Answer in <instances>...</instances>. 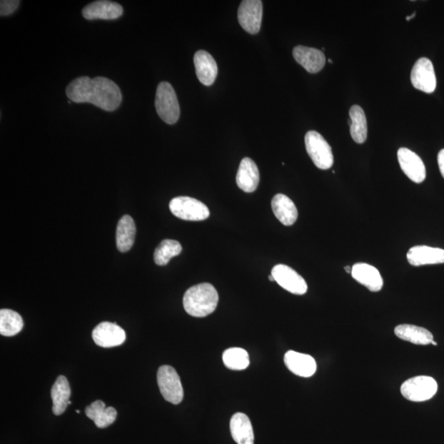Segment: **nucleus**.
Returning <instances> with one entry per match:
<instances>
[{
	"mask_svg": "<svg viewBox=\"0 0 444 444\" xmlns=\"http://www.w3.org/2000/svg\"><path fill=\"white\" fill-rule=\"evenodd\" d=\"M70 101L76 103H91L106 111L118 109L122 102L120 88L109 79H91L83 76L72 81L66 89Z\"/></svg>",
	"mask_w": 444,
	"mask_h": 444,
	"instance_id": "1",
	"label": "nucleus"
},
{
	"mask_svg": "<svg viewBox=\"0 0 444 444\" xmlns=\"http://www.w3.org/2000/svg\"><path fill=\"white\" fill-rule=\"evenodd\" d=\"M219 296L213 285L202 283L191 287L183 296V304L189 316L203 318L213 313Z\"/></svg>",
	"mask_w": 444,
	"mask_h": 444,
	"instance_id": "2",
	"label": "nucleus"
},
{
	"mask_svg": "<svg viewBox=\"0 0 444 444\" xmlns=\"http://www.w3.org/2000/svg\"><path fill=\"white\" fill-rule=\"evenodd\" d=\"M155 106L158 116L166 123L174 124L180 118V105L176 91L169 83L162 82L158 85Z\"/></svg>",
	"mask_w": 444,
	"mask_h": 444,
	"instance_id": "3",
	"label": "nucleus"
},
{
	"mask_svg": "<svg viewBox=\"0 0 444 444\" xmlns=\"http://www.w3.org/2000/svg\"><path fill=\"white\" fill-rule=\"evenodd\" d=\"M305 143L308 156L318 169L328 170L333 166L334 159L331 146L321 133L308 131Z\"/></svg>",
	"mask_w": 444,
	"mask_h": 444,
	"instance_id": "4",
	"label": "nucleus"
},
{
	"mask_svg": "<svg viewBox=\"0 0 444 444\" xmlns=\"http://www.w3.org/2000/svg\"><path fill=\"white\" fill-rule=\"evenodd\" d=\"M438 391V384L429 376H416L403 383L400 393L410 402L421 403L431 399Z\"/></svg>",
	"mask_w": 444,
	"mask_h": 444,
	"instance_id": "5",
	"label": "nucleus"
},
{
	"mask_svg": "<svg viewBox=\"0 0 444 444\" xmlns=\"http://www.w3.org/2000/svg\"><path fill=\"white\" fill-rule=\"evenodd\" d=\"M170 210L176 218L185 221H203L210 216L207 206L191 197L173 198L170 203Z\"/></svg>",
	"mask_w": 444,
	"mask_h": 444,
	"instance_id": "6",
	"label": "nucleus"
},
{
	"mask_svg": "<svg viewBox=\"0 0 444 444\" xmlns=\"http://www.w3.org/2000/svg\"><path fill=\"white\" fill-rule=\"evenodd\" d=\"M158 383L160 392L163 398L172 404H180L183 398V390L181 381L174 368L163 365L158 372Z\"/></svg>",
	"mask_w": 444,
	"mask_h": 444,
	"instance_id": "7",
	"label": "nucleus"
},
{
	"mask_svg": "<svg viewBox=\"0 0 444 444\" xmlns=\"http://www.w3.org/2000/svg\"><path fill=\"white\" fill-rule=\"evenodd\" d=\"M410 81L415 89L433 94L436 89V76L434 66L429 59L420 58L415 64L410 74Z\"/></svg>",
	"mask_w": 444,
	"mask_h": 444,
	"instance_id": "8",
	"label": "nucleus"
},
{
	"mask_svg": "<svg viewBox=\"0 0 444 444\" xmlns=\"http://www.w3.org/2000/svg\"><path fill=\"white\" fill-rule=\"evenodd\" d=\"M263 2L259 0H245L238 10V20L248 34H257L261 29Z\"/></svg>",
	"mask_w": 444,
	"mask_h": 444,
	"instance_id": "9",
	"label": "nucleus"
},
{
	"mask_svg": "<svg viewBox=\"0 0 444 444\" xmlns=\"http://www.w3.org/2000/svg\"><path fill=\"white\" fill-rule=\"evenodd\" d=\"M272 276L279 286L295 295H305L308 286L304 278L294 269L284 264H278L272 270Z\"/></svg>",
	"mask_w": 444,
	"mask_h": 444,
	"instance_id": "10",
	"label": "nucleus"
},
{
	"mask_svg": "<svg viewBox=\"0 0 444 444\" xmlns=\"http://www.w3.org/2000/svg\"><path fill=\"white\" fill-rule=\"evenodd\" d=\"M93 338L94 343L101 348H111L126 342V333L116 323L103 322L94 328Z\"/></svg>",
	"mask_w": 444,
	"mask_h": 444,
	"instance_id": "11",
	"label": "nucleus"
},
{
	"mask_svg": "<svg viewBox=\"0 0 444 444\" xmlns=\"http://www.w3.org/2000/svg\"><path fill=\"white\" fill-rule=\"evenodd\" d=\"M400 168L410 181L420 183L425 180L426 170L420 156L408 148H402L398 151Z\"/></svg>",
	"mask_w": 444,
	"mask_h": 444,
	"instance_id": "12",
	"label": "nucleus"
},
{
	"mask_svg": "<svg viewBox=\"0 0 444 444\" xmlns=\"http://www.w3.org/2000/svg\"><path fill=\"white\" fill-rule=\"evenodd\" d=\"M284 362L287 369L297 376L311 377L317 370L316 361L312 356L294 350L286 352Z\"/></svg>",
	"mask_w": 444,
	"mask_h": 444,
	"instance_id": "13",
	"label": "nucleus"
},
{
	"mask_svg": "<svg viewBox=\"0 0 444 444\" xmlns=\"http://www.w3.org/2000/svg\"><path fill=\"white\" fill-rule=\"evenodd\" d=\"M293 56L296 62L311 74L321 72L326 64L324 54L315 48L298 46L294 48Z\"/></svg>",
	"mask_w": 444,
	"mask_h": 444,
	"instance_id": "14",
	"label": "nucleus"
},
{
	"mask_svg": "<svg viewBox=\"0 0 444 444\" xmlns=\"http://www.w3.org/2000/svg\"><path fill=\"white\" fill-rule=\"evenodd\" d=\"M123 8L121 4L111 1H96L83 9V16L88 20H115L121 17Z\"/></svg>",
	"mask_w": 444,
	"mask_h": 444,
	"instance_id": "15",
	"label": "nucleus"
},
{
	"mask_svg": "<svg viewBox=\"0 0 444 444\" xmlns=\"http://www.w3.org/2000/svg\"><path fill=\"white\" fill-rule=\"evenodd\" d=\"M407 258L415 267L444 263V250L426 246H414L410 248Z\"/></svg>",
	"mask_w": 444,
	"mask_h": 444,
	"instance_id": "16",
	"label": "nucleus"
},
{
	"mask_svg": "<svg viewBox=\"0 0 444 444\" xmlns=\"http://www.w3.org/2000/svg\"><path fill=\"white\" fill-rule=\"evenodd\" d=\"M352 278L372 292L382 290L383 280L376 268L368 263H356L352 267Z\"/></svg>",
	"mask_w": 444,
	"mask_h": 444,
	"instance_id": "17",
	"label": "nucleus"
},
{
	"mask_svg": "<svg viewBox=\"0 0 444 444\" xmlns=\"http://www.w3.org/2000/svg\"><path fill=\"white\" fill-rule=\"evenodd\" d=\"M193 61L200 83L205 86L213 85L218 72L213 57L207 51H198L194 55Z\"/></svg>",
	"mask_w": 444,
	"mask_h": 444,
	"instance_id": "18",
	"label": "nucleus"
},
{
	"mask_svg": "<svg viewBox=\"0 0 444 444\" xmlns=\"http://www.w3.org/2000/svg\"><path fill=\"white\" fill-rule=\"evenodd\" d=\"M260 181L258 168L252 159L243 158L240 164L236 176L238 187L246 193L256 191Z\"/></svg>",
	"mask_w": 444,
	"mask_h": 444,
	"instance_id": "19",
	"label": "nucleus"
},
{
	"mask_svg": "<svg viewBox=\"0 0 444 444\" xmlns=\"http://www.w3.org/2000/svg\"><path fill=\"white\" fill-rule=\"evenodd\" d=\"M272 208L276 218L284 226L295 224L298 218V211L294 202L286 195H275L272 200Z\"/></svg>",
	"mask_w": 444,
	"mask_h": 444,
	"instance_id": "20",
	"label": "nucleus"
},
{
	"mask_svg": "<svg viewBox=\"0 0 444 444\" xmlns=\"http://www.w3.org/2000/svg\"><path fill=\"white\" fill-rule=\"evenodd\" d=\"M233 440L238 444H253L254 434L250 418L243 413L232 416L230 423Z\"/></svg>",
	"mask_w": 444,
	"mask_h": 444,
	"instance_id": "21",
	"label": "nucleus"
},
{
	"mask_svg": "<svg viewBox=\"0 0 444 444\" xmlns=\"http://www.w3.org/2000/svg\"><path fill=\"white\" fill-rule=\"evenodd\" d=\"M85 413L100 429H105L112 425L117 417L116 410L112 407L106 408V404L100 400L89 405L85 410Z\"/></svg>",
	"mask_w": 444,
	"mask_h": 444,
	"instance_id": "22",
	"label": "nucleus"
},
{
	"mask_svg": "<svg viewBox=\"0 0 444 444\" xmlns=\"http://www.w3.org/2000/svg\"><path fill=\"white\" fill-rule=\"evenodd\" d=\"M394 333L400 339L415 345H429L434 340V337L430 331H428L426 328L415 326V325H398L395 328Z\"/></svg>",
	"mask_w": 444,
	"mask_h": 444,
	"instance_id": "23",
	"label": "nucleus"
},
{
	"mask_svg": "<svg viewBox=\"0 0 444 444\" xmlns=\"http://www.w3.org/2000/svg\"><path fill=\"white\" fill-rule=\"evenodd\" d=\"M135 235H136V226H135L133 219L129 215H124L117 226L116 245L118 250L122 253L131 250Z\"/></svg>",
	"mask_w": 444,
	"mask_h": 444,
	"instance_id": "24",
	"label": "nucleus"
},
{
	"mask_svg": "<svg viewBox=\"0 0 444 444\" xmlns=\"http://www.w3.org/2000/svg\"><path fill=\"white\" fill-rule=\"evenodd\" d=\"M51 398L53 400V413L56 415H62L67 409L71 390L66 378L59 376L51 388Z\"/></svg>",
	"mask_w": 444,
	"mask_h": 444,
	"instance_id": "25",
	"label": "nucleus"
},
{
	"mask_svg": "<svg viewBox=\"0 0 444 444\" xmlns=\"http://www.w3.org/2000/svg\"><path fill=\"white\" fill-rule=\"evenodd\" d=\"M350 118V132L352 138L357 143H364L368 134L367 120L364 110L359 106H351Z\"/></svg>",
	"mask_w": 444,
	"mask_h": 444,
	"instance_id": "26",
	"label": "nucleus"
},
{
	"mask_svg": "<svg viewBox=\"0 0 444 444\" xmlns=\"http://www.w3.org/2000/svg\"><path fill=\"white\" fill-rule=\"evenodd\" d=\"M24 321L19 313L2 308L0 311V333L4 337H13L21 331Z\"/></svg>",
	"mask_w": 444,
	"mask_h": 444,
	"instance_id": "27",
	"label": "nucleus"
},
{
	"mask_svg": "<svg viewBox=\"0 0 444 444\" xmlns=\"http://www.w3.org/2000/svg\"><path fill=\"white\" fill-rule=\"evenodd\" d=\"M182 252L180 243L173 240H165L160 243L154 253V261L158 266H166L172 258L178 256Z\"/></svg>",
	"mask_w": 444,
	"mask_h": 444,
	"instance_id": "28",
	"label": "nucleus"
},
{
	"mask_svg": "<svg viewBox=\"0 0 444 444\" xmlns=\"http://www.w3.org/2000/svg\"><path fill=\"white\" fill-rule=\"evenodd\" d=\"M224 365L232 370H243L250 365V356L248 352L242 348H230L226 350L223 355Z\"/></svg>",
	"mask_w": 444,
	"mask_h": 444,
	"instance_id": "29",
	"label": "nucleus"
},
{
	"mask_svg": "<svg viewBox=\"0 0 444 444\" xmlns=\"http://www.w3.org/2000/svg\"><path fill=\"white\" fill-rule=\"evenodd\" d=\"M19 1L16 0H2L0 2V15L8 16L12 14L19 7Z\"/></svg>",
	"mask_w": 444,
	"mask_h": 444,
	"instance_id": "30",
	"label": "nucleus"
},
{
	"mask_svg": "<svg viewBox=\"0 0 444 444\" xmlns=\"http://www.w3.org/2000/svg\"><path fill=\"white\" fill-rule=\"evenodd\" d=\"M438 163L443 177L444 178V149L440 151L438 155Z\"/></svg>",
	"mask_w": 444,
	"mask_h": 444,
	"instance_id": "31",
	"label": "nucleus"
},
{
	"mask_svg": "<svg viewBox=\"0 0 444 444\" xmlns=\"http://www.w3.org/2000/svg\"><path fill=\"white\" fill-rule=\"evenodd\" d=\"M345 270L346 273L351 274V273H352V268H350V266H346V267H345Z\"/></svg>",
	"mask_w": 444,
	"mask_h": 444,
	"instance_id": "32",
	"label": "nucleus"
},
{
	"mask_svg": "<svg viewBox=\"0 0 444 444\" xmlns=\"http://www.w3.org/2000/svg\"><path fill=\"white\" fill-rule=\"evenodd\" d=\"M415 13L411 14L410 16H408L407 19H405L409 21V20L413 19V18H415Z\"/></svg>",
	"mask_w": 444,
	"mask_h": 444,
	"instance_id": "33",
	"label": "nucleus"
},
{
	"mask_svg": "<svg viewBox=\"0 0 444 444\" xmlns=\"http://www.w3.org/2000/svg\"><path fill=\"white\" fill-rule=\"evenodd\" d=\"M269 280H270L271 281H275V279H274V278L273 277V276H272V275L269 276Z\"/></svg>",
	"mask_w": 444,
	"mask_h": 444,
	"instance_id": "34",
	"label": "nucleus"
},
{
	"mask_svg": "<svg viewBox=\"0 0 444 444\" xmlns=\"http://www.w3.org/2000/svg\"><path fill=\"white\" fill-rule=\"evenodd\" d=\"M431 344H432V345H438V344H437V343H435V340H433V342L431 343Z\"/></svg>",
	"mask_w": 444,
	"mask_h": 444,
	"instance_id": "35",
	"label": "nucleus"
},
{
	"mask_svg": "<svg viewBox=\"0 0 444 444\" xmlns=\"http://www.w3.org/2000/svg\"><path fill=\"white\" fill-rule=\"evenodd\" d=\"M330 64H333L332 59H328Z\"/></svg>",
	"mask_w": 444,
	"mask_h": 444,
	"instance_id": "36",
	"label": "nucleus"
}]
</instances>
